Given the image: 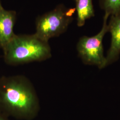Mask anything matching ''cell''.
I'll return each instance as SVG.
<instances>
[{
	"instance_id": "cell-1",
	"label": "cell",
	"mask_w": 120,
	"mask_h": 120,
	"mask_svg": "<svg viewBox=\"0 0 120 120\" xmlns=\"http://www.w3.org/2000/svg\"><path fill=\"white\" fill-rule=\"evenodd\" d=\"M40 107L38 96L29 78L22 75L0 77V112L5 116L31 120Z\"/></svg>"
},
{
	"instance_id": "cell-2",
	"label": "cell",
	"mask_w": 120,
	"mask_h": 120,
	"mask_svg": "<svg viewBox=\"0 0 120 120\" xmlns=\"http://www.w3.org/2000/svg\"><path fill=\"white\" fill-rule=\"evenodd\" d=\"M2 50L5 63L11 66L41 62L52 56L49 42L35 34H15Z\"/></svg>"
},
{
	"instance_id": "cell-3",
	"label": "cell",
	"mask_w": 120,
	"mask_h": 120,
	"mask_svg": "<svg viewBox=\"0 0 120 120\" xmlns=\"http://www.w3.org/2000/svg\"><path fill=\"white\" fill-rule=\"evenodd\" d=\"M76 13L75 8H67L58 4L51 11L37 18L35 34L49 42L50 39L58 37L68 29Z\"/></svg>"
},
{
	"instance_id": "cell-4",
	"label": "cell",
	"mask_w": 120,
	"mask_h": 120,
	"mask_svg": "<svg viewBox=\"0 0 120 120\" xmlns=\"http://www.w3.org/2000/svg\"><path fill=\"white\" fill-rule=\"evenodd\" d=\"M109 17L108 14L105 13L103 26L98 34L92 37L82 36L77 42L78 55L84 64L96 65L100 69L106 66V57L104 55L103 40L108 32L107 21Z\"/></svg>"
},
{
	"instance_id": "cell-5",
	"label": "cell",
	"mask_w": 120,
	"mask_h": 120,
	"mask_svg": "<svg viewBox=\"0 0 120 120\" xmlns=\"http://www.w3.org/2000/svg\"><path fill=\"white\" fill-rule=\"evenodd\" d=\"M108 32L111 35L110 48L106 57V66L117 61L120 54V13L110 16L108 23Z\"/></svg>"
},
{
	"instance_id": "cell-6",
	"label": "cell",
	"mask_w": 120,
	"mask_h": 120,
	"mask_svg": "<svg viewBox=\"0 0 120 120\" xmlns=\"http://www.w3.org/2000/svg\"><path fill=\"white\" fill-rule=\"evenodd\" d=\"M16 17L15 11L4 8L0 11V48L2 49L15 35L13 29Z\"/></svg>"
},
{
	"instance_id": "cell-7",
	"label": "cell",
	"mask_w": 120,
	"mask_h": 120,
	"mask_svg": "<svg viewBox=\"0 0 120 120\" xmlns=\"http://www.w3.org/2000/svg\"><path fill=\"white\" fill-rule=\"evenodd\" d=\"M77 13V26L81 27L87 20L95 16L93 0H74Z\"/></svg>"
},
{
	"instance_id": "cell-8",
	"label": "cell",
	"mask_w": 120,
	"mask_h": 120,
	"mask_svg": "<svg viewBox=\"0 0 120 120\" xmlns=\"http://www.w3.org/2000/svg\"><path fill=\"white\" fill-rule=\"evenodd\" d=\"M99 6L109 16L120 13V0H99Z\"/></svg>"
},
{
	"instance_id": "cell-9",
	"label": "cell",
	"mask_w": 120,
	"mask_h": 120,
	"mask_svg": "<svg viewBox=\"0 0 120 120\" xmlns=\"http://www.w3.org/2000/svg\"><path fill=\"white\" fill-rule=\"evenodd\" d=\"M0 120H9L7 118V116H5L1 112H0Z\"/></svg>"
},
{
	"instance_id": "cell-10",
	"label": "cell",
	"mask_w": 120,
	"mask_h": 120,
	"mask_svg": "<svg viewBox=\"0 0 120 120\" xmlns=\"http://www.w3.org/2000/svg\"><path fill=\"white\" fill-rule=\"evenodd\" d=\"M2 9H3V7H2V4H1V1H0V11Z\"/></svg>"
}]
</instances>
